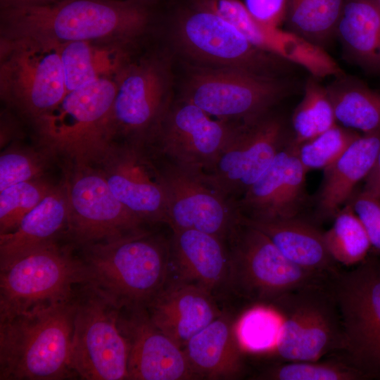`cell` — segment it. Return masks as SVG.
<instances>
[{
	"label": "cell",
	"instance_id": "obj_1",
	"mask_svg": "<svg viewBox=\"0 0 380 380\" xmlns=\"http://www.w3.org/2000/svg\"><path fill=\"white\" fill-rule=\"evenodd\" d=\"M150 22L146 0H60L1 9V36L32 37L58 44L105 41L132 46Z\"/></svg>",
	"mask_w": 380,
	"mask_h": 380
},
{
	"label": "cell",
	"instance_id": "obj_2",
	"mask_svg": "<svg viewBox=\"0 0 380 380\" xmlns=\"http://www.w3.org/2000/svg\"><path fill=\"white\" fill-rule=\"evenodd\" d=\"M75 296L0 319V380L77 378L72 365Z\"/></svg>",
	"mask_w": 380,
	"mask_h": 380
},
{
	"label": "cell",
	"instance_id": "obj_3",
	"mask_svg": "<svg viewBox=\"0 0 380 380\" xmlns=\"http://www.w3.org/2000/svg\"><path fill=\"white\" fill-rule=\"evenodd\" d=\"M79 249L87 284L118 310L146 309L167 283L170 239L149 230Z\"/></svg>",
	"mask_w": 380,
	"mask_h": 380
},
{
	"label": "cell",
	"instance_id": "obj_4",
	"mask_svg": "<svg viewBox=\"0 0 380 380\" xmlns=\"http://www.w3.org/2000/svg\"><path fill=\"white\" fill-rule=\"evenodd\" d=\"M116 77L99 79L67 92L58 106L34 122L47 151L62 153L73 163L92 164L101 158L112 144Z\"/></svg>",
	"mask_w": 380,
	"mask_h": 380
},
{
	"label": "cell",
	"instance_id": "obj_5",
	"mask_svg": "<svg viewBox=\"0 0 380 380\" xmlns=\"http://www.w3.org/2000/svg\"><path fill=\"white\" fill-rule=\"evenodd\" d=\"M74 248L55 241L0 266V319L72 299L87 283Z\"/></svg>",
	"mask_w": 380,
	"mask_h": 380
},
{
	"label": "cell",
	"instance_id": "obj_6",
	"mask_svg": "<svg viewBox=\"0 0 380 380\" xmlns=\"http://www.w3.org/2000/svg\"><path fill=\"white\" fill-rule=\"evenodd\" d=\"M226 243L229 293L257 305H271L286 293L331 278L296 265L263 232L241 217Z\"/></svg>",
	"mask_w": 380,
	"mask_h": 380
},
{
	"label": "cell",
	"instance_id": "obj_7",
	"mask_svg": "<svg viewBox=\"0 0 380 380\" xmlns=\"http://www.w3.org/2000/svg\"><path fill=\"white\" fill-rule=\"evenodd\" d=\"M1 98L34 122L67 93L61 44L32 37L1 36Z\"/></svg>",
	"mask_w": 380,
	"mask_h": 380
},
{
	"label": "cell",
	"instance_id": "obj_8",
	"mask_svg": "<svg viewBox=\"0 0 380 380\" xmlns=\"http://www.w3.org/2000/svg\"><path fill=\"white\" fill-rule=\"evenodd\" d=\"M329 284L343 328V357L367 379H380V257L369 254Z\"/></svg>",
	"mask_w": 380,
	"mask_h": 380
},
{
	"label": "cell",
	"instance_id": "obj_9",
	"mask_svg": "<svg viewBox=\"0 0 380 380\" xmlns=\"http://www.w3.org/2000/svg\"><path fill=\"white\" fill-rule=\"evenodd\" d=\"M329 282L290 292L270 305L281 317L272 351L283 362L316 361L343 350V324Z\"/></svg>",
	"mask_w": 380,
	"mask_h": 380
},
{
	"label": "cell",
	"instance_id": "obj_10",
	"mask_svg": "<svg viewBox=\"0 0 380 380\" xmlns=\"http://www.w3.org/2000/svg\"><path fill=\"white\" fill-rule=\"evenodd\" d=\"M289 93L286 82L237 68L196 67L182 99L217 119L248 122L270 113Z\"/></svg>",
	"mask_w": 380,
	"mask_h": 380
},
{
	"label": "cell",
	"instance_id": "obj_11",
	"mask_svg": "<svg viewBox=\"0 0 380 380\" xmlns=\"http://www.w3.org/2000/svg\"><path fill=\"white\" fill-rule=\"evenodd\" d=\"M110 137L148 145L172 102V77L165 57L132 59L116 77Z\"/></svg>",
	"mask_w": 380,
	"mask_h": 380
},
{
	"label": "cell",
	"instance_id": "obj_12",
	"mask_svg": "<svg viewBox=\"0 0 380 380\" xmlns=\"http://www.w3.org/2000/svg\"><path fill=\"white\" fill-rule=\"evenodd\" d=\"M117 309L89 284L75 296L72 365L85 380L127 379L129 346Z\"/></svg>",
	"mask_w": 380,
	"mask_h": 380
},
{
	"label": "cell",
	"instance_id": "obj_13",
	"mask_svg": "<svg viewBox=\"0 0 380 380\" xmlns=\"http://www.w3.org/2000/svg\"><path fill=\"white\" fill-rule=\"evenodd\" d=\"M63 185L69 210L65 237L75 248L148 231L114 196L101 170L91 163H73Z\"/></svg>",
	"mask_w": 380,
	"mask_h": 380
},
{
	"label": "cell",
	"instance_id": "obj_14",
	"mask_svg": "<svg viewBox=\"0 0 380 380\" xmlns=\"http://www.w3.org/2000/svg\"><path fill=\"white\" fill-rule=\"evenodd\" d=\"M173 36L180 50L201 66L237 68L274 77L288 62L258 49L221 15L196 4L178 17Z\"/></svg>",
	"mask_w": 380,
	"mask_h": 380
},
{
	"label": "cell",
	"instance_id": "obj_15",
	"mask_svg": "<svg viewBox=\"0 0 380 380\" xmlns=\"http://www.w3.org/2000/svg\"><path fill=\"white\" fill-rule=\"evenodd\" d=\"M159 169L172 231L195 229L226 242L240 221L236 200L225 196L204 171L166 161Z\"/></svg>",
	"mask_w": 380,
	"mask_h": 380
},
{
	"label": "cell",
	"instance_id": "obj_16",
	"mask_svg": "<svg viewBox=\"0 0 380 380\" xmlns=\"http://www.w3.org/2000/svg\"><path fill=\"white\" fill-rule=\"evenodd\" d=\"M244 122L214 119L191 102L173 103L148 145L164 161L206 172Z\"/></svg>",
	"mask_w": 380,
	"mask_h": 380
},
{
	"label": "cell",
	"instance_id": "obj_17",
	"mask_svg": "<svg viewBox=\"0 0 380 380\" xmlns=\"http://www.w3.org/2000/svg\"><path fill=\"white\" fill-rule=\"evenodd\" d=\"M289 139L284 119L269 113L245 122L205 172L227 197L241 196L289 144Z\"/></svg>",
	"mask_w": 380,
	"mask_h": 380
},
{
	"label": "cell",
	"instance_id": "obj_18",
	"mask_svg": "<svg viewBox=\"0 0 380 380\" xmlns=\"http://www.w3.org/2000/svg\"><path fill=\"white\" fill-rule=\"evenodd\" d=\"M144 144L125 141L108 147L96 162L114 196L146 224H169L159 166Z\"/></svg>",
	"mask_w": 380,
	"mask_h": 380
},
{
	"label": "cell",
	"instance_id": "obj_19",
	"mask_svg": "<svg viewBox=\"0 0 380 380\" xmlns=\"http://www.w3.org/2000/svg\"><path fill=\"white\" fill-rule=\"evenodd\" d=\"M118 323L129 346L127 379H197L184 349L152 323L146 309L118 310Z\"/></svg>",
	"mask_w": 380,
	"mask_h": 380
},
{
	"label": "cell",
	"instance_id": "obj_20",
	"mask_svg": "<svg viewBox=\"0 0 380 380\" xmlns=\"http://www.w3.org/2000/svg\"><path fill=\"white\" fill-rule=\"evenodd\" d=\"M307 172L295 149L287 144L262 175L236 200L241 215L260 221L301 216L307 198Z\"/></svg>",
	"mask_w": 380,
	"mask_h": 380
},
{
	"label": "cell",
	"instance_id": "obj_21",
	"mask_svg": "<svg viewBox=\"0 0 380 380\" xmlns=\"http://www.w3.org/2000/svg\"><path fill=\"white\" fill-rule=\"evenodd\" d=\"M194 4L217 13L232 24L256 48L302 66L312 77H325L334 68V60L323 48L291 31L260 23L239 0H194Z\"/></svg>",
	"mask_w": 380,
	"mask_h": 380
},
{
	"label": "cell",
	"instance_id": "obj_22",
	"mask_svg": "<svg viewBox=\"0 0 380 380\" xmlns=\"http://www.w3.org/2000/svg\"><path fill=\"white\" fill-rule=\"evenodd\" d=\"M227 243L195 229L173 230L170 239L167 281L200 288L217 299L229 293Z\"/></svg>",
	"mask_w": 380,
	"mask_h": 380
},
{
	"label": "cell",
	"instance_id": "obj_23",
	"mask_svg": "<svg viewBox=\"0 0 380 380\" xmlns=\"http://www.w3.org/2000/svg\"><path fill=\"white\" fill-rule=\"evenodd\" d=\"M152 323L184 349L196 333L222 314L217 299L184 283L167 281L146 308Z\"/></svg>",
	"mask_w": 380,
	"mask_h": 380
},
{
	"label": "cell",
	"instance_id": "obj_24",
	"mask_svg": "<svg viewBox=\"0 0 380 380\" xmlns=\"http://www.w3.org/2000/svg\"><path fill=\"white\" fill-rule=\"evenodd\" d=\"M380 149V130L360 134L346 150L324 170L315 197L319 221L333 220L372 170Z\"/></svg>",
	"mask_w": 380,
	"mask_h": 380
},
{
	"label": "cell",
	"instance_id": "obj_25",
	"mask_svg": "<svg viewBox=\"0 0 380 380\" xmlns=\"http://www.w3.org/2000/svg\"><path fill=\"white\" fill-rule=\"evenodd\" d=\"M241 220L263 232L289 260L310 272L332 277L341 270L331 256L324 232L298 216L268 221Z\"/></svg>",
	"mask_w": 380,
	"mask_h": 380
},
{
	"label": "cell",
	"instance_id": "obj_26",
	"mask_svg": "<svg viewBox=\"0 0 380 380\" xmlns=\"http://www.w3.org/2000/svg\"><path fill=\"white\" fill-rule=\"evenodd\" d=\"M235 322L225 312L194 335L184 351L197 379H232L243 372Z\"/></svg>",
	"mask_w": 380,
	"mask_h": 380
},
{
	"label": "cell",
	"instance_id": "obj_27",
	"mask_svg": "<svg viewBox=\"0 0 380 380\" xmlns=\"http://www.w3.org/2000/svg\"><path fill=\"white\" fill-rule=\"evenodd\" d=\"M68 216L65 186H55L15 229L0 234V266L65 236Z\"/></svg>",
	"mask_w": 380,
	"mask_h": 380
},
{
	"label": "cell",
	"instance_id": "obj_28",
	"mask_svg": "<svg viewBox=\"0 0 380 380\" xmlns=\"http://www.w3.org/2000/svg\"><path fill=\"white\" fill-rule=\"evenodd\" d=\"M61 44L67 92L101 78H115L131 60L132 46L105 41Z\"/></svg>",
	"mask_w": 380,
	"mask_h": 380
},
{
	"label": "cell",
	"instance_id": "obj_29",
	"mask_svg": "<svg viewBox=\"0 0 380 380\" xmlns=\"http://www.w3.org/2000/svg\"><path fill=\"white\" fill-rule=\"evenodd\" d=\"M336 35L360 65L380 72V5L376 0H346Z\"/></svg>",
	"mask_w": 380,
	"mask_h": 380
},
{
	"label": "cell",
	"instance_id": "obj_30",
	"mask_svg": "<svg viewBox=\"0 0 380 380\" xmlns=\"http://www.w3.org/2000/svg\"><path fill=\"white\" fill-rule=\"evenodd\" d=\"M326 88L338 124L362 134L380 130V91L344 75Z\"/></svg>",
	"mask_w": 380,
	"mask_h": 380
},
{
	"label": "cell",
	"instance_id": "obj_31",
	"mask_svg": "<svg viewBox=\"0 0 380 380\" xmlns=\"http://www.w3.org/2000/svg\"><path fill=\"white\" fill-rule=\"evenodd\" d=\"M344 0H288L291 31L322 48L336 35Z\"/></svg>",
	"mask_w": 380,
	"mask_h": 380
},
{
	"label": "cell",
	"instance_id": "obj_32",
	"mask_svg": "<svg viewBox=\"0 0 380 380\" xmlns=\"http://www.w3.org/2000/svg\"><path fill=\"white\" fill-rule=\"evenodd\" d=\"M336 124L334 108L327 88L320 85L315 77L310 78L292 115L289 145L296 148Z\"/></svg>",
	"mask_w": 380,
	"mask_h": 380
},
{
	"label": "cell",
	"instance_id": "obj_33",
	"mask_svg": "<svg viewBox=\"0 0 380 380\" xmlns=\"http://www.w3.org/2000/svg\"><path fill=\"white\" fill-rule=\"evenodd\" d=\"M324 241L332 258L340 265L355 267L370 253L371 244L364 226L347 203L324 232Z\"/></svg>",
	"mask_w": 380,
	"mask_h": 380
},
{
	"label": "cell",
	"instance_id": "obj_34",
	"mask_svg": "<svg viewBox=\"0 0 380 380\" xmlns=\"http://www.w3.org/2000/svg\"><path fill=\"white\" fill-rule=\"evenodd\" d=\"M268 380H368L344 357L329 360L285 362L256 376Z\"/></svg>",
	"mask_w": 380,
	"mask_h": 380
},
{
	"label": "cell",
	"instance_id": "obj_35",
	"mask_svg": "<svg viewBox=\"0 0 380 380\" xmlns=\"http://www.w3.org/2000/svg\"><path fill=\"white\" fill-rule=\"evenodd\" d=\"M281 324V317L273 307L255 305L235 322L234 331L243 351L263 353L275 348Z\"/></svg>",
	"mask_w": 380,
	"mask_h": 380
},
{
	"label": "cell",
	"instance_id": "obj_36",
	"mask_svg": "<svg viewBox=\"0 0 380 380\" xmlns=\"http://www.w3.org/2000/svg\"><path fill=\"white\" fill-rule=\"evenodd\" d=\"M54 186L38 178L12 185L0 191V234L15 229Z\"/></svg>",
	"mask_w": 380,
	"mask_h": 380
},
{
	"label": "cell",
	"instance_id": "obj_37",
	"mask_svg": "<svg viewBox=\"0 0 380 380\" xmlns=\"http://www.w3.org/2000/svg\"><path fill=\"white\" fill-rule=\"evenodd\" d=\"M360 134L358 132L337 123L293 148L307 171L324 170L332 164Z\"/></svg>",
	"mask_w": 380,
	"mask_h": 380
},
{
	"label": "cell",
	"instance_id": "obj_38",
	"mask_svg": "<svg viewBox=\"0 0 380 380\" xmlns=\"http://www.w3.org/2000/svg\"><path fill=\"white\" fill-rule=\"evenodd\" d=\"M47 158L35 150L11 145L0 156V191L20 183L41 178Z\"/></svg>",
	"mask_w": 380,
	"mask_h": 380
},
{
	"label": "cell",
	"instance_id": "obj_39",
	"mask_svg": "<svg viewBox=\"0 0 380 380\" xmlns=\"http://www.w3.org/2000/svg\"><path fill=\"white\" fill-rule=\"evenodd\" d=\"M347 203L365 229L371 244L369 254L380 257V198L355 191Z\"/></svg>",
	"mask_w": 380,
	"mask_h": 380
},
{
	"label": "cell",
	"instance_id": "obj_40",
	"mask_svg": "<svg viewBox=\"0 0 380 380\" xmlns=\"http://www.w3.org/2000/svg\"><path fill=\"white\" fill-rule=\"evenodd\" d=\"M250 15L260 23L279 27L286 18L288 0H243Z\"/></svg>",
	"mask_w": 380,
	"mask_h": 380
},
{
	"label": "cell",
	"instance_id": "obj_41",
	"mask_svg": "<svg viewBox=\"0 0 380 380\" xmlns=\"http://www.w3.org/2000/svg\"><path fill=\"white\" fill-rule=\"evenodd\" d=\"M361 191L380 198V149L372 170L365 179L364 186Z\"/></svg>",
	"mask_w": 380,
	"mask_h": 380
},
{
	"label": "cell",
	"instance_id": "obj_42",
	"mask_svg": "<svg viewBox=\"0 0 380 380\" xmlns=\"http://www.w3.org/2000/svg\"><path fill=\"white\" fill-rule=\"evenodd\" d=\"M60 0H0L1 8L41 6L52 4Z\"/></svg>",
	"mask_w": 380,
	"mask_h": 380
},
{
	"label": "cell",
	"instance_id": "obj_43",
	"mask_svg": "<svg viewBox=\"0 0 380 380\" xmlns=\"http://www.w3.org/2000/svg\"><path fill=\"white\" fill-rule=\"evenodd\" d=\"M378 1V3H379V4L380 5V0H379V1Z\"/></svg>",
	"mask_w": 380,
	"mask_h": 380
},
{
	"label": "cell",
	"instance_id": "obj_44",
	"mask_svg": "<svg viewBox=\"0 0 380 380\" xmlns=\"http://www.w3.org/2000/svg\"><path fill=\"white\" fill-rule=\"evenodd\" d=\"M376 1H379V0H376Z\"/></svg>",
	"mask_w": 380,
	"mask_h": 380
}]
</instances>
